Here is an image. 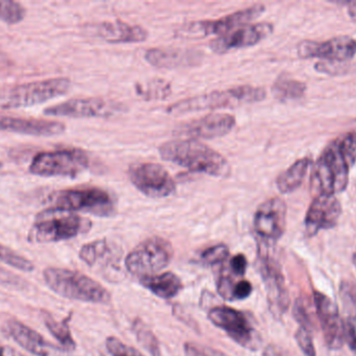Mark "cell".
Wrapping results in <instances>:
<instances>
[{"label":"cell","mask_w":356,"mask_h":356,"mask_svg":"<svg viewBox=\"0 0 356 356\" xmlns=\"http://www.w3.org/2000/svg\"><path fill=\"white\" fill-rule=\"evenodd\" d=\"M159 154L164 160L192 173L216 178H227L232 173L229 162L223 155L197 140L165 142L159 148Z\"/></svg>","instance_id":"6da1fadb"},{"label":"cell","mask_w":356,"mask_h":356,"mask_svg":"<svg viewBox=\"0 0 356 356\" xmlns=\"http://www.w3.org/2000/svg\"><path fill=\"white\" fill-rule=\"evenodd\" d=\"M46 286L58 296L81 302L108 304L110 292L85 274L63 268L48 267L43 271Z\"/></svg>","instance_id":"7a4b0ae2"},{"label":"cell","mask_w":356,"mask_h":356,"mask_svg":"<svg viewBox=\"0 0 356 356\" xmlns=\"http://www.w3.org/2000/svg\"><path fill=\"white\" fill-rule=\"evenodd\" d=\"M353 165L341 150L338 138L332 140L320 155L311 173V192L319 194L336 196L348 186L349 171Z\"/></svg>","instance_id":"3957f363"},{"label":"cell","mask_w":356,"mask_h":356,"mask_svg":"<svg viewBox=\"0 0 356 356\" xmlns=\"http://www.w3.org/2000/svg\"><path fill=\"white\" fill-rule=\"evenodd\" d=\"M267 92L263 87L240 85L222 91L193 96L167 107V113L172 115L186 114L203 110H218L222 108H236L265 100Z\"/></svg>","instance_id":"277c9868"},{"label":"cell","mask_w":356,"mask_h":356,"mask_svg":"<svg viewBox=\"0 0 356 356\" xmlns=\"http://www.w3.org/2000/svg\"><path fill=\"white\" fill-rule=\"evenodd\" d=\"M91 227V221L81 215L47 208L35 215L27 240L31 244L63 242L86 233Z\"/></svg>","instance_id":"5b68a950"},{"label":"cell","mask_w":356,"mask_h":356,"mask_svg":"<svg viewBox=\"0 0 356 356\" xmlns=\"http://www.w3.org/2000/svg\"><path fill=\"white\" fill-rule=\"evenodd\" d=\"M48 208L64 212H85L97 217H111L116 212V199L108 190L96 186L58 190L47 199Z\"/></svg>","instance_id":"8992f818"},{"label":"cell","mask_w":356,"mask_h":356,"mask_svg":"<svg viewBox=\"0 0 356 356\" xmlns=\"http://www.w3.org/2000/svg\"><path fill=\"white\" fill-rule=\"evenodd\" d=\"M68 77H52L0 90V109L27 108L65 95L71 89Z\"/></svg>","instance_id":"52a82bcc"},{"label":"cell","mask_w":356,"mask_h":356,"mask_svg":"<svg viewBox=\"0 0 356 356\" xmlns=\"http://www.w3.org/2000/svg\"><path fill=\"white\" fill-rule=\"evenodd\" d=\"M87 153L79 148L42 152L29 165V173L41 177L75 178L89 169Z\"/></svg>","instance_id":"ba28073f"},{"label":"cell","mask_w":356,"mask_h":356,"mask_svg":"<svg viewBox=\"0 0 356 356\" xmlns=\"http://www.w3.org/2000/svg\"><path fill=\"white\" fill-rule=\"evenodd\" d=\"M175 256L170 242L159 236L147 238L136 246L125 258L129 273L140 278L152 276L168 267Z\"/></svg>","instance_id":"9c48e42d"},{"label":"cell","mask_w":356,"mask_h":356,"mask_svg":"<svg viewBox=\"0 0 356 356\" xmlns=\"http://www.w3.org/2000/svg\"><path fill=\"white\" fill-rule=\"evenodd\" d=\"M265 10L264 4H253L249 8L226 15L221 18L213 19V20L193 21L180 27L175 33V36L178 38H188V39L207 38L211 35L222 37L232 33V29H238L243 26V24L254 20L255 18L261 16Z\"/></svg>","instance_id":"30bf717a"},{"label":"cell","mask_w":356,"mask_h":356,"mask_svg":"<svg viewBox=\"0 0 356 356\" xmlns=\"http://www.w3.org/2000/svg\"><path fill=\"white\" fill-rule=\"evenodd\" d=\"M207 318L243 348L253 351L261 346V334L243 311L232 307H216L209 311Z\"/></svg>","instance_id":"8fae6325"},{"label":"cell","mask_w":356,"mask_h":356,"mask_svg":"<svg viewBox=\"0 0 356 356\" xmlns=\"http://www.w3.org/2000/svg\"><path fill=\"white\" fill-rule=\"evenodd\" d=\"M127 175L131 184L148 198H168L177 192V182L159 163H134L129 167Z\"/></svg>","instance_id":"7c38bea8"},{"label":"cell","mask_w":356,"mask_h":356,"mask_svg":"<svg viewBox=\"0 0 356 356\" xmlns=\"http://www.w3.org/2000/svg\"><path fill=\"white\" fill-rule=\"evenodd\" d=\"M257 268L263 278L269 309L276 318L282 317L290 307V295L280 263L263 247L259 248Z\"/></svg>","instance_id":"4fadbf2b"},{"label":"cell","mask_w":356,"mask_h":356,"mask_svg":"<svg viewBox=\"0 0 356 356\" xmlns=\"http://www.w3.org/2000/svg\"><path fill=\"white\" fill-rule=\"evenodd\" d=\"M286 202L278 196L269 199L257 207L253 228L261 244L271 246L282 238L286 231Z\"/></svg>","instance_id":"5bb4252c"},{"label":"cell","mask_w":356,"mask_h":356,"mask_svg":"<svg viewBox=\"0 0 356 356\" xmlns=\"http://www.w3.org/2000/svg\"><path fill=\"white\" fill-rule=\"evenodd\" d=\"M301 59H320L323 62L344 63L356 56V39L338 36L326 41H302L297 47Z\"/></svg>","instance_id":"9a60e30c"},{"label":"cell","mask_w":356,"mask_h":356,"mask_svg":"<svg viewBox=\"0 0 356 356\" xmlns=\"http://www.w3.org/2000/svg\"><path fill=\"white\" fill-rule=\"evenodd\" d=\"M119 110V105L98 98H73L48 107L43 111L47 116L70 118H94L108 117Z\"/></svg>","instance_id":"2e32d148"},{"label":"cell","mask_w":356,"mask_h":356,"mask_svg":"<svg viewBox=\"0 0 356 356\" xmlns=\"http://www.w3.org/2000/svg\"><path fill=\"white\" fill-rule=\"evenodd\" d=\"M236 118L232 115L227 113H213L179 125L175 133L192 139H215L228 135L236 127Z\"/></svg>","instance_id":"e0dca14e"},{"label":"cell","mask_w":356,"mask_h":356,"mask_svg":"<svg viewBox=\"0 0 356 356\" xmlns=\"http://www.w3.org/2000/svg\"><path fill=\"white\" fill-rule=\"evenodd\" d=\"M314 301L326 345L330 350H339L345 341L344 325L338 307L330 297L318 291H314Z\"/></svg>","instance_id":"ac0fdd59"},{"label":"cell","mask_w":356,"mask_h":356,"mask_svg":"<svg viewBox=\"0 0 356 356\" xmlns=\"http://www.w3.org/2000/svg\"><path fill=\"white\" fill-rule=\"evenodd\" d=\"M342 215V205L336 196L319 194L314 196L307 215L305 230L309 236L316 235L322 230L332 229L338 225Z\"/></svg>","instance_id":"d6986e66"},{"label":"cell","mask_w":356,"mask_h":356,"mask_svg":"<svg viewBox=\"0 0 356 356\" xmlns=\"http://www.w3.org/2000/svg\"><path fill=\"white\" fill-rule=\"evenodd\" d=\"M273 31V24L270 22L243 25L227 35L213 40L209 47L218 54H226L232 49L251 47L269 37Z\"/></svg>","instance_id":"ffe728a7"},{"label":"cell","mask_w":356,"mask_h":356,"mask_svg":"<svg viewBox=\"0 0 356 356\" xmlns=\"http://www.w3.org/2000/svg\"><path fill=\"white\" fill-rule=\"evenodd\" d=\"M6 336L14 340L27 353L35 356H64L63 348L47 342L39 332L16 319H8L3 325Z\"/></svg>","instance_id":"44dd1931"},{"label":"cell","mask_w":356,"mask_h":356,"mask_svg":"<svg viewBox=\"0 0 356 356\" xmlns=\"http://www.w3.org/2000/svg\"><path fill=\"white\" fill-rule=\"evenodd\" d=\"M0 131L49 137L64 133L66 125L60 121L49 119L24 118L0 114Z\"/></svg>","instance_id":"7402d4cb"},{"label":"cell","mask_w":356,"mask_h":356,"mask_svg":"<svg viewBox=\"0 0 356 356\" xmlns=\"http://www.w3.org/2000/svg\"><path fill=\"white\" fill-rule=\"evenodd\" d=\"M96 35L108 43H141L148 39L149 33L141 25L112 20L96 25Z\"/></svg>","instance_id":"603a6c76"},{"label":"cell","mask_w":356,"mask_h":356,"mask_svg":"<svg viewBox=\"0 0 356 356\" xmlns=\"http://www.w3.org/2000/svg\"><path fill=\"white\" fill-rule=\"evenodd\" d=\"M148 64L158 68L195 66L202 58L200 52L182 48H150L144 56Z\"/></svg>","instance_id":"cb8c5ba5"},{"label":"cell","mask_w":356,"mask_h":356,"mask_svg":"<svg viewBox=\"0 0 356 356\" xmlns=\"http://www.w3.org/2000/svg\"><path fill=\"white\" fill-rule=\"evenodd\" d=\"M140 284L146 290L162 299L175 298L182 290L181 280L171 272L140 278Z\"/></svg>","instance_id":"d4e9b609"},{"label":"cell","mask_w":356,"mask_h":356,"mask_svg":"<svg viewBox=\"0 0 356 356\" xmlns=\"http://www.w3.org/2000/svg\"><path fill=\"white\" fill-rule=\"evenodd\" d=\"M311 163V159L305 157L293 163L286 171H282L276 179V187L280 190V194H288L298 189L307 177Z\"/></svg>","instance_id":"484cf974"},{"label":"cell","mask_w":356,"mask_h":356,"mask_svg":"<svg viewBox=\"0 0 356 356\" xmlns=\"http://www.w3.org/2000/svg\"><path fill=\"white\" fill-rule=\"evenodd\" d=\"M305 83L288 77H278L272 86V94L280 102L299 100L305 96Z\"/></svg>","instance_id":"4316f807"},{"label":"cell","mask_w":356,"mask_h":356,"mask_svg":"<svg viewBox=\"0 0 356 356\" xmlns=\"http://www.w3.org/2000/svg\"><path fill=\"white\" fill-rule=\"evenodd\" d=\"M136 93L148 100H166L172 94V85L170 82L164 79H148L143 83H137L135 85Z\"/></svg>","instance_id":"83f0119b"},{"label":"cell","mask_w":356,"mask_h":356,"mask_svg":"<svg viewBox=\"0 0 356 356\" xmlns=\"http://www.w3.org/2000/svg\"><path fill=\"white\" fill-rule=\"evenodd\" d=\"M112 247L106 238H102V240H94L83 245L79 250V256L86 265L89 267H95L98 263L104 259H108V257L112 256Z\"/></svg>","instance_id":"f1b7e54d"},{"label":"cell","mask_w":356,"mask_h":356,"mask_svg":"<svg viewBox=\"0 0 356 356\" xmlns=\"http://www.w3.org/2000/svg\"><path fill=\"white\" fill-rule=\"evenodd\" d=\"M43 321L50 334L60 343V346L65 351L74 350L76 344H75L74 339L71 334L68 320L58 322L54 318H52L51 315L45 313L43 315Z\"/></svg>","instance_id":"f546056e"},{"label":"cell","mask_w":356,"mask_h":356,"mask_svg":"<svg viewBox=\"0 0 356 356\" xmlns=\"http://www.w3.org/2000/svg\"><path fill=\"white\" fill-rule=\"evenodd\" d=\"M134 332L137 336L139 344L152 356H163L160 343L154 332L140 320L134 323Z\"/></svg>","instance_id":"4dcf8cb0"},{"label":"cell","mask_w":356,"mask_h":356,"mask_svg":"<svg viewBox=\"0 0 356 356\" xmlns=\"http://www.w3.org/2000/svg\"><path fill=\"white\" fill-rule=\"evenodd\" d=\"M0 261L14 268V269L27 272V273L35 270L33 261L1 244H0Z\"/></svg>","instance_id":"1f68e13d"},{"label":"cell","mask_w":356,"mask_h":356,"mask_svg":"<svg viewBox=\"0 0 356 356\" xmlns=\"http://www.w3.org/2000/svg\"><path fill=\"white\" fill-rule=\"evenodd\" d=\"M25 8L19 2L0 0V21L8 24H17L25 18Z\"/></svg>","instance_id":"d6a6232c"},{"label":"cell","mask_w":356,"mask_h":356,"mask_svg":"<svg viewBox=\"0 0 356 356\" xmlns=\"http://www.w3.org/2000/svg\"><path fill=\"white\" fill-rule=\"evenodd\" d=\"M229 256V249L226 245L220 244L209 247L200 255L201 261L204 265H215L224 263Z\"/></svg>","instance_id":"836d02e7"},{"label":"cell","mask_w":356,"mask_h":356,"mask_svg":"<svg viewBox=\"0 0 356 356\" xmlns=\"http://www.w3.org/2000/svg\"><path fill=\"white\" fill-rule=\"evenodd\" d=\"M295 340L298 344L299 348L302 351L305 356H317L316 353L315 344H314L313 330L309 328L301 327L299 326Z\"/></svg>","instance_id":"e575fe53"},{"label":"cell","mask_w":356,"mask_h":356,"mask_svg":"<svg viewBox=\"0 0 356 356\" xmlns=\"http://www.w3.org/2000/svg\"><path fill=\"white\" fill-rule=\"evenodd\" d=\"M106 349L113 356H144L137 349L127 346L115 336H110L106 341Z\"/></svg>","instance_id":"d590c367"},{"label":"cell","mask_w":356,"mask_h":356,"mask_svg":"<svg viewBox=\"0 0 356 356\" xmlns=\"http://www.w3.org/2000/svg\"><path fill=\"white\" fill-rule=\"evenodd\" d=\"M293 314H294L295 319L301 327L313 330L314 325L313 321H312L311 313H309V305H307L305 299H297L294 304V309H293Z\"/></svg>","instance_id":"8d00e7d4"},{"label":"cell","mask_w":356,"mask_h":356,"mask_svg":"<svg viewBox=\"0 0 356 356\" xmlns=\"http://www.w3.org/2000/svg\"><path fill=\"white\" fill-rule=\"evenodd\" d=\"M184 353L186 356H229L217 349L197 343H186Z\"/></svg>","instance_id":"74e56055"},{"label":"cell","mask_w":356,"mask_h":356,"mask_svg":"<svg viewBox=\"0 0 356 356\" xmlns=\"http://www.w3.org/2000/svg\"><path fill=\"white\" fill-rule=\"evenodd\" d=\"M344 341L356 355V316H345Z\"/></svg>","instance_id":"f35d334b"},{"label":"cell","mask_w":356,"mask_h":356,"mask_svg":"<svg viewBox=\"0 0 356 356\" xmlns=\"http://www.w3.org/2000/svg\"><path fill=\"white\" fill-rule=\"evenodd\" d=\"M236 284V282H234L228 274L222 273L219 279H218L217 286L218 293H219L220 296L225 299V300L234 301L232 294H234Z\"/></svg>","instance_id":"ab89813d"},{"label":"cell","mask_w":356,"mask_h":356,"mask_svg":"<svg viewBox=\"0 0 356 356\" xmlns=\"http://www.w3.org/2000/svg\"><path fill=\"white\" fill-rule=\"evenodd\" d=\"M247 261L246 256L243 254L234 255L229 261V270L232 274L236 276H244L246 274Z\"/></svg>","instance_id":"60d3db41"},{"label":"cell","mask_w":356,"mask_h":356,"mask_svg":"<svg viewBox=\"0 0 356 356\" xmlns=\"http://www.w3.org/2000/svg\"><path fill=\"white\" fill-rule=\"evenodd\" d=\"M252 284L248 280H240V281L236 282V286H234V294H232L234 301L244 300V299L248 298L252 294Z\"/></svg>","instance_id":"b9f144b4"},{"label":"cell","mask_w":356,"mask_h":356,"mask_svg":"<svg viewBox=\"0 0 356 356\" xmlns=\"http://www.w3.org/2000/svg\"><path fill=\"white\" fill-rule=\"evenodd\" d=\"M0 356H25L8 345L0 344Z\"/></svg>","instance_id":"7bdbcfd3"},{"label":"cell","mask_w":356,"mask_h":356,"mask_svg":"<svg viewBox=\"0 0 356 356\" xmlns=\"http://www.w3.org/2000/svg\"><path fill=\"white\" fill-rule=\"evenodd\" d=\"M261 356H284L282 355V351L277 348V347L273 346V345H269V346L266 347L265 350H264L263 355Z\"/></svg>","instance_id":"ee69618b"},{"label":"cell","mask_w":356,"mask_h":356,"mask_svg":"<svg viewBox=\"0 0 356 356\" xmlns=\"http://www.w3.org/2000/svg\"><path fill=\"white\" fill-rule=\"evenodd\" d=\"M347 13H348L351 20L356 22V2H351V3L348 4V8H347Z\"/></svg>","instance_id":"f6af8a7d"},{"label":"cell","mask_w":356,"mask_h":356,"mask_svg":"<svg viewBox=\"0 0 356 356\" xmlns=\"http://www.w3.org/2000/svg\"><path fill=\"white\" fill-rule=\"evenodd\" d=\"M353 263H355V265L356 267V252L355 253V254H353Z\"/></svg>","instance_id":"bcb514c9"},{"label":"cell","mask_w":356,"mask_h":356,"mask_svg":"<svg viewBox=\"0 0 356 356\" xmlns=\"http://www.w3.org/2000/svg\"><path fill=\"white\" fill-rule=\"evenodd\" d=\"M2 167H3V165H2V162L0 161V171H1Z\"/></svg>","instance_id":"7dc6e473"}]
</instances>
